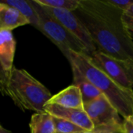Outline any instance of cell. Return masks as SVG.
I'll return each instance as SVG.
<instances>
[{
  "label": "cell",
  "instance_id": "6da1fadb",
  "mask_svg": "<svg viewBox=\"0 0 133 133\" xmlns=\"http://www.w3.org/2000/svg\"><path fill=\"white\" fill-rule=\"evenodd\" d=\"M74 12L88 30L97 51L133 64V39L123 23V11L106 0H81Z\"/></svg>",
  "mask_w": 133,
  "mask_h": 133
},
{
  "label": "cell",
  "instance_id": "7a4b0ae2",
  "mask_svg": "<svg viewBox=\"0 0 133 133\" xmlns=\"http://www.w3.org/2000/svg\"><path fill=\"white\" fill-rule=\"evenodd\" d=\"M67 60L70 65L76 66L102 94L105 95L111 104L124 118L133 115V91L117 84L107 74L98 69L84 53L70 51Z\"/></svg>",
  "mask_w": 133,
  "mask_h": 133
},
{
  "label": "cell",
  "instance_id": "3957f363",
  "mask_svg": "<svg viewBox=\"0 0 133 133\" xmlns=\"http://www.w3.org/2000/svg\"><path fill=\"white\" fill-rule=\"evenodd\" d=\"M9 97L22 111L43 113L53 97L50 91L24 69L13 67L8 81Z\"/></svg>",
  "mask_w": 133,
  "mask_h": 133
},
{
  "label": "cell",
  "instance_id": "277c9868",
  "mask_svg": "<svg viewBox=\"0 0 133 133\" xmlns=\"http://www.w3.org/2000/svg\"><path fill=\"white\" fill-rule=\"evenodd\" d=\"M31 2L38 16V30L62 51L67 59L68 58L70 51L84 53L88 55L85 46L79 39L51 16L42 5L35 0H31Z\"/></svg>",
  "mask_w": 133,
  "mask_h": 133
},
{
  "label": "cell",
  "instance_id": "5b68a950",
  "mask_svg": "<svg viewBox=\"0 0 133 133\" xmlns=\"http://www.w3.org/2000/svg\"><path fill=\"white\" fill-rule=\"evenodd\" d=\"M98 69L107 74L119 86L128 89L133 88V64L119 61L96 51L89 56Z\"/></svg>",
  "mask_w": 133,
  "mask_h": 133
},
{
  "label": "cell",
  "instance_id": "8992f818",
  "mask_svg": "<svg viewBox=\"0 0 133 133\" xmlns=\"http://www.w3.org/2000/svg\"><path fill=\"white\" fill-rule=\"evenodd\" d=\"M83 109L91 119L94 128L123 125V120L121 119L120 114L103 94L85 104Z\"/></svg>",
  "mask_w": 133,
  "mask_h": 133
},
{
  "label": "cell",
  "instance_id": "52a82bcc",
  "mask_svg": "<svg viewBox=\"0 0 133 133\" xmlns=\"http://www.w3.org/2000/svg\"><path fill=\"white\" fill-rule=\"evenodd\" d=\"M42 6L69 32H71L74 36H75L83 43L87 49L89 56H91L95 51H97V48L88 30L74 12L65 9L50 8L45 5Z\"/></svg>",
  "mask_w": 133,
  "mask_h": 133
},
{
  "label": "cell",
  "instance_id": "ba28073f",
  "mask_svg": "<svg viewBox=\"0 0 133 133\" xmlns=\"http://www.w3.org/2000/svg\"><path fill=\"white\" fill-rule=\"evenodd\" d=\"M45 111L53 117L67 120L87 132H92L94 129V125L91 119L83 108H67L54 104L47 103L45 106Z\"/></svg>",
  "mask_w": 133,
  "mask_h": 133
},
{
  "label": "cell",
  "instance_id": "9c48e42d",
  "mask_svg": "<svg viewBox=\"0 0 133 133\" xmlns=\"http://www.w3.org/2000/svg\"><path fill=\"white\" fill-rule=\"evenodd\" d=\"M49 104H54L67 108H83V100L79 88L75 85H71L53 95Z\"/></svg>",
  "mask_w": 133,
  "mask_h": 133
},
{
  "label": "cell",
  "instance_id": "30bf717a",
  "mask_svg": "<svg viewBox=\"0 0 133 133\" xmlns=\"http://www.w3.org/2000/svg\"><path fill=\"white\" fill-rule=\"evenodd\" d=\"M16 41L11 30H0V61L5 70L10 73L13 68Z\"/></svg>",
  "mask_w": 133,
  "mask_h": 133
},
{
  "label": "cell",
  "instance_id": "8fae6325",
  "mask_svg": "<svg viewBox=\"0 0 133 133\" xmlns=\"http://www.w3.org/2000/svg\"><path fill=\"white\" fill-rule=\"evenodd\" d=\"M30 24L28 19L16 9L0 2V30H13Z\"/></svg>",
  "mask_w": 133,
  "mask_h": 133
},
{
  "label": "cell",
  "instance_id": "7c38bea8",
  "mask_svg": "<svg viewBox=\"0 0 133 133\" xmlns=\"http://www.w3.org/2000/svg\"><path fill=\"white\" fill-rule=\"evenodd\" d=\"M73 73V85L77 86L82 94L83 103H89L102 95V93L97 89L74 65H71Z\"/></svg>",
  "mask_w": 133,
  "mask_h": 133
},
{
  "label": "cell",
  "instance_id": "4fadbf2b",
  "mask_svg": "<svg viewBox=\"0 0 133 133\" xmlns=\"http://www.w3.org/2000/svg\"><path fill=\"white\" fill-rule=\"evenodd\" d=\"M29 127L31 133H56L53 116L47 112L32 115Z\"/></svg>",
  "mask_w": 133,
  "mask_h": 133
},
{
  "label": "cell",
  "instance_id": "5bb4252c",
  "mask_svg": "<svg viewBox=\"0 0 133 133\" xmlns=\"http://www.w3.org/2000/svg\"><path fill=\"white\" fill-rule=\"evenodd\" d=\"M0 2L12 6L16 9L21 14H23L30 22V24L38 29V16L33 7L31 0H2Z\"/></svg>",
  "mask_w": 133,
  "mask_h": 133
},
{
  "label": "cell",
  "instance_id": "9a60e30c",
  "mask_svg": "<svg viewBox=\"0 0 133 133\" xmlns=\"http://www.w3.org/2000/svg\"><path fill=\"white\" fill-rule=\"evenodd\" d=\"M42 5L54 9L74 12L79 6L81 0H35Z\"/></svg>",
  "mask_w": 133,
  "mask_h": 133
},
{
  "label": "cell",
  "instance_id": "2e32d148",
  "mask_svg": "<svg viewBox=\"0 0 133 133\" xmlns=\"http://www.w3.org/2000/svg\"><path fill=\"white\" fill-rule=\"evenodd\" d=\"M53 120L56 133H83L87 132L77 125L63 118L53 117Z\"/></svg>",
  "mask_w": 133,
  "mask_h": 133
},
{
  "label": "cell",
  "instance_id": "e0dca14e",
  "mask_svg": "<svg viewBox=\"0 0 133 133\" xmlns=\"http://www.w3.org/2000/svg\"><path fill=\"white\" fill-rule=\"evenodd\" d=\"M122 21L133 39V3L122 13Z\"/></svg>",
  "mask_w": 133,
  "mask_h": 133
},
{
  "label": "cell",
  "instance_id": "ac0fdd59",
  "mask_svg": "<svg viewBox=\"0 0 133 133\" xmlns=\"http://www.w3.org/2000/svg\"><path fill=\"white\" fill-rule=\"evenodd\" d=\"M9 73H8L0 61V94L3 96H9L8 81Z\"/></svg>",
  "mask_w": 133,
  "mask_h": 133
},
{
  "label": "cell",
  "instance_id": "d6986e66",
  "mask_svg": "<svg viewBox=\"0 0 133 133\" xmlns=\"http://www.w3.org/2000/svg\"><path fill=\"white\" fill-rule=\"evenodd\" d=\"M92 133H125L122 126H102L94 128Z\"/></svg>",
  "mask_w": 133,
  "mask_h": 133
},
{
  "label": "cell",
  "instance_id": "ffe728a7",
  "mask_svg": "<svg viewBox=\"0 0 133 133\" xmlns=\"http://www.w3.org/2000/svg\"><path fill=\"white\" fill-rule=\"evenodd\" d=\"M106 1L107 3L111 4V5L114 6L115 8L123 12L125 11L133 3V1H130V0H106Z\"/></svg>",
  "mask_w": 133,
  "mask_h": 133
},
{
  "label": "cell",
  "instance_id": "44dd1931",
  "mask_svg": "<svg viewBox=\"0 0 133 133\" xmlns=\"http://www.w3.org/2000/svg\"><path fill=\"white\" fill-rule=\"evenodd\" d=\"M123 129L125 133H133V115L123 119Z\"/></svg>",
  "mask_w": 133,
  "mask_h": 133
},
{
  "label": "cell",
  "instance_id": "7402d4cb",
  "mask_svg": "<svg viewBox=\"0 0 133 133\" xmlns=\"http://www.w3.org/2000/svg\"><path fill=\"white\" fill-rule=\"evenodd\" d=\"M0 133H12L10 131H9V130H7V129H4L3 127H2L1 125H0Z\"/></svg>",
  "mask_w": 133,
  "mask_h": 133
},
{
  "label": "cell",
  "instance_id": "603a6c76",
  "mask_svg": "<svg viewBox=\"0 0 133 133\" xmlns=\"http://www.w3.org/2000/svg\"><path fill=\"white\" fill-rule=\"evenodd\" d=\"M83 133H92V132H83Z\"/></svg>",
  "mask_w": 133,
  "mask_h": 133
},
{
  "label": "cell",
  "instance_id": "cb8c5ba5",
  "mask_svg": "<svg viewBox=\"0 0 133 133\" xmlns=\"http://www.w3.org/2000/svg\"><path fill=\"white\" fill-rule=\"evenodd\" d=\"M132 91H133V88H132Z\"/></svg>",
  "mask_w": 133,
  "mask_h": 133
}]
</instances>
